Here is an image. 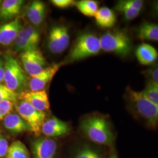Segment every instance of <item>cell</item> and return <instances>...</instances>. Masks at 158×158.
<instances>
[{
	"label": "cell",
	"mask_w": 158,
	"mask_h": 158,
	"mask_svg": "<svg viewBox=\"0 0 158 158\" xmlns=\"http://www.w3.org/2000/svg\"><path fill=\"white\" fill-rule=\"evenodd\" d=\"M80 128L85 135L96 143L110 146L114 141V134L107 119L93 115L83 119Z\"/></svg>",
	"instance_id": "6da1fadb"
},
{
	"label": "cell",
	"mask_w": 158,
	"mask_h": 158,
	"mask_svg": "<svg viewBox=\"0 0 158 158\" xmlns=\"http://www.w3.org/2000/svg\"><path fill=\"white\" fill-rule=\"evenodd\" d=\"M126 96L136 114L141 118L147 126L155 129L158 122V106L149 101L141 91L127 88Z\"/></svg>",
	"instance_id": "7a4b0ae2"
},
{
	"label": "cell",
	"mask_w": 158,
	"mask_h": 158,
	"mask_svg": "<svg viewBox=\"0 0 158 158\" xmlns=\"http://www.w3.org/2000/svg\"><path fill=\"white\" fill-rule=\"evenodd\" d=\"M101 51L100 39L94 34L85 33L77 38L69 53L70 61L82 60L94 56Z\"/></svg>",
	"instance_id": "3957f363"
},
{
	"label": "cell",
	"mask_w": 158,
	"mask_h": 158,
	"mask_svg": "<svg viewBox=\"0 0 158 158\" xmlns=\"http://www.w3.org/2000/svg\"><path fill=\"white\" fill-rule=\"evenodd\" d=\"M101 50L113 52L121 56H128L132 50V44L129 36L121 31H108L100 39Z\"/></svg>",
	"instance_id": "277c9868"
},
{
	"label": "cell",
	"mask_w": 158,
	"mask_h": 158,
	"mask_svg": "<svg viewBox=\"0 0 158 158\" xmlns=\"http://www.w3.org/2000/svg\"><path fill=\"white\" fill-rule=\"evenodd\" d=\"M4 60L5 85L17 93L18 91L21 90L25 85L26 76L16 59L9 55H4Z\"/></svg>",
	"instance_id": "5b68a950"
},
{
	"label": "cell",
	"mask_w": 158,
	"mask_h": 158,
	"mask_svg": "<svg viewBox=\"0 0 158 158\" xmlns=\"http://www.w3.org/2000/svg\"><path fill=\"white\" fill-rule=\"evenodd\" d=\"M18 115L27 123L30 131L38 136L45 121L46 113L41 112L32 106L28 102L21 100L16 106Z\"/></svg>",
	"instance_id": "8992f818"
},
{
	"label": "cell",
	"mask_w": 158,
	"mask_h": 158,
	"mask_svg": "<svg viewBox=\"0 0 158 158\" xmlns=\"http://www.w3.org/2000/svg\"><path fill=\"white\" fill-rule=\"evenodd\" d=\"M70 42V34L68 27L60 25L53 27L49 31L48 47L51 53L59 54L65 51Z\"/></svg>",
	"instance_id": "52a82bcc"
},
{
	"label": "cell",
	"mask_w": 158,
	"mask_h": 158,
	"mask_svg": "<svg viewBox=\"0 0 158 158\" xmlns=\"http://www.w3.org/2000/svg\"><path fill=\"white\" fill-rule=\"evenodd\" d=\"M20 58L24 70L32 77L39 74L46 68L45 57L38 49L21 53Z\"/></svg>",
	"instance_id": "ba28073f"
},
{
	"label": "cell",
	"mask_w": 158,
	"mask_h": 158,
	"mask_svg": "<svg viewBox=\"0 0 158 158\" xmlns=\"http://www.w3.org/2000/svg\"><path fill=\"white\" fill-rule=\"evenodd\" d=\"M31 149L34 158H55L57 145L52 138L41 137L32 142Z\"/></svg>",
	"instance_id": "9c48e42d"
},
{
	"label": "cell",
	"mask_w": 158,
	"mask_h": 158,
	"mask_svg": "<svg viewBox=\"0 0 158 158\" xmlns=\"http://www.w3.org/2000/svg\"><path fill=\"white\" fill-rule=\"evenodd\" d=\"M62 66V63H53L46 68L39 74L32 77L29 82V87L31 91H36L44 90L50 83Z\"/></svg>",
	"instance_id": "30bf717a"
},
{
	"label": "cell",
	"mask_w": 158,
	"mask_h": 158,
	"mask_svg": "<svg viewBox=\"0 0 158 158\" xmlns=\"http://www.w3.org/2000/svg\"><path fill=\"white\" fill-rule=\"evenodd\" d=\"M70 132V128L68 123L55 117L45 120L41 128V132L49 138L67 135Z\"/></svg>",
	"instance_id": "8fae6325"
},
{
	"label": "cell",
	"mask_w": 158,
	"mask_h": 158,
	"mask_svg": "<svg viewBox=\"0 0 158 158\" xmlns=\"http://www.w3.org/2000/svg\"><path fill=\"white\" fill-rule=\"evenodd\" d=\"M19 98L41 112H45L50 108L49 97L45 90L23 92L19 94Z\"/></svg>",
	"instance_id": "7c38bea8"
},
{
	"label": "cell",
	"mask_w": 158,
	"mask_h": 158,
	"mask_svg": "<svg viewBox=\"0 0 158 158\" xmlns=\"http://www.w3.org/2000/svg\"><path fill=\"white\" fill-rule=\"evenodd\" d=\"M23 25L19 18L0 26V45L9 46L14 42Z\"/></svg>",
	"instance_id": "4fadbf2b"
},
{
	"label": "cell",
	"mask_w": 158,
	"mask_h": 158,
	"mask_svg": "<svg viewBox=\"0 0 158 158\" xmlns=\"http://www.w3.org/2000/svg\"><path fill=\"white\" fill-rule=\"evenodd\" d=\"M6 130L13 134H18L30 131L28 125L18 114L11 113L3 119Z\"/></svg>",
	"instance_id": "5bb4252c"
},
{
	"label": "cell",
	"mask_w": 158,
	"mask_h": 158,
	"mask_svg": "<svg viewBox=\"0 0 158 158\" xmlns=\"http://www.w3.org/2000/svg\"><path fill=\"white\" fill-rule=\"evenodd\" d=\"M45 14V4L40 1H33L27 11V15L29 21L36 26H39L43 23Z\"/></svg>",
	"instance_id": "9a60e30c"
},
{
	"label": "cell",
	"mask_w": 158,
	"mask_h": 158,
	"mask_svg": "<svg viewBox=\"0 0 158 158\" xmlns=\"http://www.w3.org/2000/svg\"><path fill=\"white\" fill-rule=\"evenodd\" d=\"M136 56L142 65H149L155 62L158 58V52L156 49L148 44L143 43L136 49Z\"/></svg>",
	"instance_id": "2e32d148"
},
{
	"label": "cell",
	"mask_w": 158,
	"mask_h": 158,
	"mask_svg": "<svg viewBox=\"0 0 158 158\" xmlns=\"http://www.w3.org/2000/svg\"><path fill=\"white\" fill-rule=\"evenodd\" d=\"M23 4V0H6L0 6V18L8 20L19 14Z\"/></svg>",
	"instance_id": "e0dca14e"
},
{
	"label": "cell",
	"mask_w": 158,
	"mask_h": 158,
	"mask_svg": "<svg viewBox=\"0 0 158 158\" xmlns=\"http://www.w3.org/2000/svg\"><path fill=\"white\" fill-rule=\"evenodd\" d=\"M94 17L97 23L100 27L105 28L112 27L116 22L114 12L107 7H102L98 9Z\"/></svg>",
	"instance_id": "ac0fdd59"
},
{
	"label": "cell",
	"mask_w": 158,
	"mask_h": 158,
	"mask_svg": "<svg viewBox=\"0 0 158 158\" xmlns=\"http://www.w3.org/2000/svg\"><path fill=\"white\" fill-rule=\"evenodd\" d=\"M137 35L140 40L157 41L158 40V25L153 23H143L138 29Z\"/></svg>",
	"instance_id": "d6986e66"
},
{
	"label": "cell",
	"mask_w": 158,
	"mask_h": 158,
	"mask_svg": "<svg viewBox=\"0 0 158 158\" xmlns=\"http://www.w3.org/2000/svg\"><path fill=\"white\" fill-rule=\"evenodd\" d=\"M6 158H30L27 147L20 141L13 142L8 147Z\"/></svg>",
	"instance_id": "ffe728a7"
},
{
	"label": "cell",
	"mask_w": 158,
	"mask_h": 158,
	"mask_svg": "<svg viewBox=\"0 0 158 158\" xmlns=\"http://www.w3.org/2000/svg\"><path fill=\"white\" fill-rule=\"evenodd\" d=\"M76 6L80 12L87 17H94L98 10V2L93 0H81L76 2Z\"/></svg>",
	"instance_id": "44dd1931"
},
{
	"label": "cell",
	"mask_w": 158,
	"mask_h": 158,
	"mask_svg": "<svg viewBox=\"0 0 158 158\" xmlns=\"http://www.w3.org/2000/svg\"><path fill=\"white\" fill-rule=\"evenodd\" d=\"M18 36L28 40L36 46H38L40 40V35L39 31L32 26L23 27L18 34Z\"/></svg>",
	"instance_id": "7402d4cb"
},
{
	"label": "cell",
	"mask_w": 158,
	"mask_h": 158,
	"mask_svg": "<svg viewBox=\"0 0 158 158\" xmlns=\"http://www.w3.org/2000/svg\"><path fill=\"white\" fill-rule=\"evenodd\" d=\"M73 158H102V156L94 148L89 146H83L76 151Z\"/></svg>",
	"instance_id": "603a6c76"
},
{
	"label": "cell",
	"mask_w": 158,
	"mask_h": 158,
	"mask_svg": "<svg viewBox=\"0 0 158 158\" xmlns=\"http://www.w3.org/2000/svg\"><path fill=\"white\" fill-rule=\"evenodd\" d=\"M142 92L149 101L158 106V83L149 81Z\"/></svg>",
	"instance_id": "cb8c5ba5"
},
{
	"label": "cell",
	"mask_w": 158,
	"mask_h": 158,
	"mask_svg": "<svg viewBox=\"0 0 158 158\" xmlns=\"http://www.w3.org/2000/svg\"><path fill=\"white\" fill-rule=\"evenodd\" d=\"M14 42L15 50L17 52H21V53H23L28 51L38 49V46L34 45L30 42H29L28 40L23 38L19 36H17Z\"/></svg>",
	"instance_id": "d4e9b609"
},
{
	"label": "cell",
	"mask_w": 158,
	"mask_h": 158,
	"mask_svg": "<svg viewBox=\"0 0 158 158\" xmlns=\"http://www.w3.org/2000/svg\"><path fill=\"white\" fill-rule=\"evenodd\" d=\"M19 94L8 89L6 85L0 84V102L10 101L13 103L17 102Z\"/></svg>",
	"instance_id": "484cf974"
},
{
	"label": "cell",
	"mask_w": 158,
	"mask_h": 158,
	"mask_svg": "<svg viewBox=\"0 0 158 158\" xmlns=\"http://www.w3.org/2000/svg\"><path fill=\"white\" fill-rule=\"evenodd\" d=\"M115 8L117 11L122 12L127 20H132L135 19L139 15L141 12L125 5L121 2V1H119L117 2Z\"/></svg>",
	"instance_id": "4316f807"
},
{
	"label": "cell",
	"mask_w": 158,
	"mask_h": 158,
	"mask_svg": "<svg viewBox=\"0 0 158 158\" xmlns=\"http://www.w3.org/2000/svg\"><path fill=\"white\" fill-rule=\"evenodd\" d=\"M14 103L10 101L0 102V121L3 120L11 114L13 110Z\"/></svg>",
	"instance_id": "83f0119b"
},
{
	"label": "cell",
	"mask_w": 158,
	"mask_h": 158,
	"mask_svg": "<svg viewBox=\"0 0 158 158\" xmlns=\"http://www.w3.org/2000/svg\"><path fill=\"white\" fill-rule=\"evenodd\" d=\"M121 2L125 5L139 11H141L143 6V1L141 0H123Z\"/></svg>",
	"instance_id": "f1b7e54d"
},
{
	"label": "cell",
	"mask_w": 158,
	"mask_h": 158,
	"mask_svg": "<svg viewBox=\"0 0 158 158\" xmlns=\"http://www.w3.org/2000/svg\"><path fill=\"white\" fill-rule=\"evenodd\" d=\"M52 4L60 8H66L75 6L76 2L73 0H52Z\"/></svg>",
	"instance_id": "f546056e"
},
{
	"label": "cell",
	"mask_w": 158,
	"mask_h": 158,
	"mask_svg": "<svg viewBox=\"0 0 158 158\" xmlns=\"http://www.w3.org/2000/svg\"><path fill=\"white\" fill-rule=\"evenodd\" d=\"M8 147V142L6 137L0 135V158H3L6 156Z\"/></svg>",
	"instance_id": "4dcf8cb0"
},
{
	"label": "cell",
	"mask_w": 158,
	"mask_h": 158,
	"mask_svg": "<svg viewBox=\"0 0 158 158\" xmlns=\"http://www.w3.org/2000/svg\"><path fill=\"white\" fill-rule=\"evenodd\" d=\"M147 75L149 78V81L158 83V69L156 66L147 71Z\"/></svg>",
	"instance_id": "1f68e13d"
},
{
	"label": "cell",
	"mask_w": 158,
	"mask_h": 158,
	"mask_svg": "<svg viewBox=\"0 0 158 158\" xmlns=\"http://www.w3.org/2000/svg\"><path fill=\"white\" fill-rule=\"evenodd\" d=\"M4 73H5V68H4V60L2 58L0 57V84L4 81Z\"/></svg>",
	"instance_id": "d6a6232c"
},
{
	"label": "cell",
	"mask_w": 158,
	"mask_h": 158,
	"mask_svg": "<svg viewBox=\"0 0 158 158\" xmlns=\"http://www.w3.org/2000/svg\"><path fill=\"white\" fill-rule=\"evenodd\" d=\"M110 158H118V156L116 155H115V154H113V155H111V156H110Z\"/></svg>",
	"instance_id": "836d02e7"
},
{
	"label": "cell",
	"mask_w": 158,
	"mask_h": 158,
	"mask_svg": "<svg viewBox=\"0 0 158 158\" xmlns=\"http://www.w3.org/2000/svg\"><path fill=\"white\" fill-rule=\"evenodd\" d=\"M1 3H2V1H1V0H0V6H1Z\"/></svg>",
	"instance_id": "e575fe53"
}]
</instances>
